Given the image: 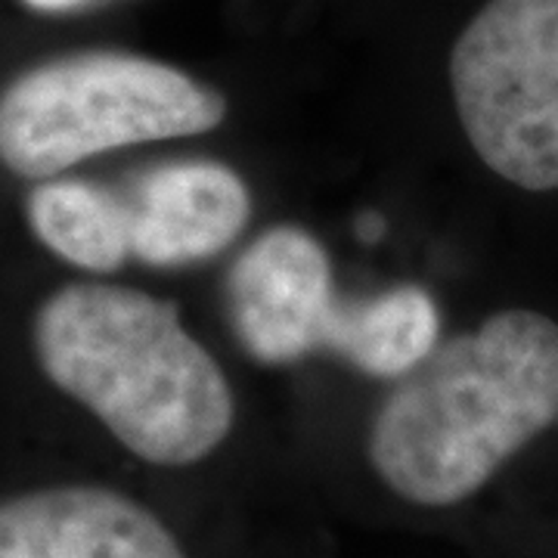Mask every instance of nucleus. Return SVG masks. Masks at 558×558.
<instances>
[{
    "mask_svg": "<svg viewBox=\"0 0 558 558\" xmlns=\"http://www.w3.org/2000/svg\"><path fill=\"white\" fill-rule=\"evenodd\" d=\"M0 558H186L168 524L100 484L0 499Z\"/></svg>",
    "mask_w": 558,
    "mask_h": 558,
    "instance_id": "7",
    "label": "nucleus"
},
{
    "mask_svg": "<svg viewBox=\"0 0 558 558\" xmlns=\"http://www.w3.org/2000/svg\"><path fill=\"white\" fill-rule=\"evenodd\" d=\"M227 319L260 366L332 354L373 379H398L440 339L438 301L425 286L341 299L329 252L295 223L267 227L230 264Z\"/></svg>",
    "mask_w": 558,
    "mask_h": 558,
    "instance_id": "3",
    "label": "nucleus"
},
{
    "mask_svg": "<svg viewBox=\"0 0 558 558\" xmlns=\"http://www.w3.org/2000/svg\"><path fill=\"white\" fill-rule=\"evenodd\" d=\"M22 3L38 10V13H69V10H81L94 0H22Z\"/></svg>",
    "mask_w": 558,
    "mask_h": 558,
    "instance_id": "9",
    "label": "nucleus"
},
{
    "mask_svg": "<svg viewBox=\"0 0 558 558\" xmlns=\"http://www.w3.org/2000/svg\"><path fill=\"white\" fill-rule=\"evenodd\" d=\"M32 341L44 376L149 465H196L233 432V388L174 301L72 282L40 304Z\"/></svg>",
    "mask_w": 558,
    "mask_h": 558,
    "instance_id": "2",
    "label": "nucleus"
},
{
    "mask_svg": "<svg viewBox=\"0 0 558 558\" xmlns=\"http://www.w3.org/2000/svg\"><path fill=\"white\" fill-rule=\"evenodd\" d=\"M223 119L227 100L178 65L81 50L38 62L0 90V161L47 180L109 149L208 134Z\"/></svg>",
    "mask_w": 558,
    "mask_h": 558,
    "instance_id": "4",
    "label": "nucleus"
},
{
    "mask_svg": "<svg viewBox=\"0 0 558 558\" xmlns=\"http://www.w3.org/2000/svg\"><path fill=\"white\" fill-rule=\"evenodd\" d=\"M25 218L57 258L87 274H116L128 264L106 183L40 180L25 199Z\"/></svg>",
    "mask_w": 558,
    "mask_h": 558,
    "instance_id": "8",
    "label": "nucleus"
},
{
    "mask_svg": "<svg viewBox=\"0 0 558 558\" xmlns=\"http://www.w3.org/2000/svg\"><path fill=\"white\" fill-rule=\"evenodd\" d=\"M556 418L558 323L506 307L395 379L366 453L391 494L447 509L475 497Z\"/></svg>",
    "mask_w": 558,
    "mask_h": 558,
    "instance_id": "1",
    "label": "nucleus"
},
{
    "mask_svg": "<svg viewBox=\"0 0 558 558\" xmlns=\"http://www.w3.org/2000/svg\"><path fill=\"white\" fill-rule=\"evenodd\" d=\"M109 186V183H106ZM124 258L190 267L240 240L252 218L245 180L223 161L168 159L109 186Z\"/></svg>",
    "mask_w": 558,
    "mask_h": 558,
    "instance_id": "6",
    "label": "nucleus"
},
{
    "mask_svg": "<svg viewBox=\"0 0 558 558\" xmlns=\"http://www.w3.org/2000/svg\"><path fill=\"white\" fill-rule=\"evenodd\" d=\"M447 78L475 156L519 190H558V0H484Z\"/></svg>",
    "mask_w": 558,
    "mask_h": 558,
    "instance_id": "5",
    "label": "nucleus"
}]
</instances>
